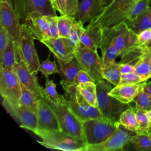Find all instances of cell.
Wrapping results in <instances>:
<instances>
[{"label": "cell", "mask_w": 151, "mask_h": 151, "mask_svg": "<svg viewBox=\"0 0 151 151\" xmlns=\"http://www.w3.org/2000/svg\"><path fill=\"white\" fill-rule=\"evenodd\" d=\"M60 84L64 89V96L70 109L82 122L91 119L109 120L98 107L91 106L86 100L78 91L76 84L67 83L62 79Z\"/></svg>", "instance_id": "6da1fadb"}, {"label": "cell", "mask_w": 151, "mask_h": 151, "mask_svg": "<svg viewBox=\"0 0 151 151\" xmlns=\"http://www.w3.org/2000/svg\"><path fill=\"white\" fill-rule=\"evenodd\" d=\"M96 83L98 109L107 119L114 123H119L122 113L131 106L109 95V91L113 88L110 82L103 79Z\"/></svg>", "instance_id": "7a4b0ae2"}, {"label": "cell", "mask_w": 151, "mask_h": 151, "mask_svg": "<svg viewBox=\"0 0 151 151\" xmlns=\"http://www.w3.org/2000/svg\"><path fill=\"white\" fill-rule=\"evenodd\" d=\"M41 139L39 143L47 148L64 151H85L87 146L84 140L74 137L61 131L37 132Z\"/></svg>", "instance_id": "3957f363"}, {"label": "cell", "mask_w": 151, "mask_h": 151, "mask_svg": "<svg viewBox=\"0 0 151 151\" xmlns=\"http://www.w3.org/2000/svg\"><path fill=\"white\" fill-rule=\"evenodd\" d=\"M43 97L54 111L61 132L74 137L84 140L82 122L70 109L67 101L64 103L54 104L45 97L43 96Z\"/></svg>", "instance_id": "277c9868"}, {"label": "cell", "mask_w": 151, "mask_h": 151, "mask_svg": "<svg viewBox=\"0 0 151 151\" xmlns=\"http://www.w3.org/2000/svg\"><path fill=\"white\" fill-rule=\"evenodd\" d=\"M134 1L135 0H112L104 7L101 14L92 21L101 28L113 27L123 22H127L128 11Z\"/></svg>", "instance_id": "5b68a950"}, {"label": "cell", "mask_w": 151, "mask_h": 151, "mask_svg": "<svg viewBox=\"0 0 151 151\" xmlns=\"http://www.w3.org/2000/svg\"><path fill=\"white\" fill-rule=\"evenodd\" d=\"M84 140L87 145L100 143L107 139L120 124L107 120L91 119L82 122Z\"/></svg>", "instance_id": "8992f818"}, {"label": "cell", "mask_w": 151, "mask_h": 151, "mask_svg": "<svg viewBox=\"0 0 151 151\" xmlns=\"http://www.w3.org/2000/svg\"><path fill=\"white\" fill-rule=\"evenodd\" d=\"M34 37L24 23H22L18 44L19 58H22L27 64L29 71L35 74L38 72L40 61L37 53Z\"/></svg>", "instance_id": "52a82bcc"}, {"label": "cell", "mask_w": 151, "mask_h": 151, "mask_svg": "<svg viewBox=\"0 0 151 151\" xmlns=\"http://www.w3.org/2000/svg\"><path fill=\"white\" fill-rule=\"evenodd\" d=\"M75 58L83 70L89 73L96 83L104 79L102 60L97 52L93 51L81 43L75 52Z\"/></svg>", "instance_id": "ba28073f"}, {"label": "cell", "mask_w": 151, "mask_h": 151, "mask_svg": "<svg viewBox=\"0 0 151 151\" xmlns=\"http://www.w3.org/2000/svg\"><path fill=\"white\" fill-rule=\"evenodd\" d=\"M136 133L120 124L112 134L105 141L95 145H87L85 151H114L123 150L130 143Z\"/></svg>", "instance_id": "9c48e42d"}, {"label": "cell", "mask_w": 151, "mask_h": 151, "mask_svg": "<svg viewBox=\"0 0 151 151\" xmlns=\"http://www.w3.org/2000/svg\"><path fill=\"white\" fill-rule=\"evenodd\" d=\"M2 103L6 111L17 122L20 127L34 133L37 130V117L35 113L25 109L18 102L2 99Z\"/></svg>", "instance_id": "30bf717a"}, {"label": "cell", "mask_w": 151, "mask_h": 151, "mask_svg": "<svg viewBox=\"0 0 151 151\" xmlns=\"http://www.w3.org/2000/svg\"><path fill=\"white\" fill-rule=\"evenodd\" d=\"M12 2L14 9L22 23L32 12H38L44 15H57L51 0H12Z\"/></svg>", "instance_id": "8fae6325"}, {"label": "cell", "mask_w": 151, "mask_h": 151, "mask_svg": "<svg viewBox=\"0 0 151 151\" xmlns=\"http://www.w3.org/2000/svg\"><path fill=\"white\" fill-rule=\"evenodd\" d=\"M0 93L2 99L18 102L22 93L21 84L13 69L1 67Z\"/></svg>", "instance_id": "7c38bea8"}, {"label": "cell", "mask_w": 151, "mask_h": 151, "mask_svg": "<svg viewBox=\"0 0 151 151\" xmlns=\"http://www.w3.org/2000/svg\"><path fill=\"white\" fill-rule=\"evenodd\" d=\"M0 24L6 29L19 52V38L22 24L13 5L5 1H0Z\"/></svg>", "instance_id": "4fadbf2b"}, {"label": "cell", "mask_w": 151, "mask_h": 151, "mask_svg": "<svg viewBox=\"0 0 151 151\" xmlns=\"http://www.w3.org/2000/svg\"><path fill=\"white\" fill-rule=\"evenodd\" d=\"M37 132H57L61 131L57 117L49 104L42 97L38 100L37 112Z\"/></svg>", "instance_id": "5bb4252c"}, {"label": "cell", "mask_w": 151, "mask_h": 151, "mask_svg": "<svg viewBox=\"0 0 151 151\" xmlns=\"http://www.w3.org/2000/svg\"><path fill=\"white\" fill-rule=\"evenodd\" d=\"M13 70L17 74L21 84L31 91L37 98L44 96V88L41 87L36 75L32 73L22 58H19L14 65Z\"/></svg>", "instance_id": "9a60e30c"}, {"label": "cell", "mask_w": 151, "mask_h": 151, "mask_svg": "<svg viewBox=\"0 0 151 151\" xmlns=\"http://www.w3.org/2000/svg\"><path fill=\"white\" fill-rule=\"evenodd\" d=\"M35 40L40 42L51 37L49 26L44 15L38 12H32L24 22Z\"/></svg>", "instance_id": "2e32d148"}, {"label": "cell", "mask_w": 151, "mask_h": 151, "mask_svg": "<svg viewBox=\"0 0 151 151\" xmlns=\"http://www.w3.org/2000/svg\"><path fill=\"white\" fill-rule=\"evenodd\" d=\"M104 7L100 0H78L77 11L73 17L83 24L90 22L101 14Z\"/></svg>", "instance_id": "e0dca14e"}, {"label": "cell", "mask_w": 151, "mask_h": 151, "mask_svg": "<svg viewBox=\"0 0 151 151\" xmlns=\"http://www.w3.org/2000/svg\"><path fill=\"white\" fill-rule=\"evenodd\" d=\"M41 42L47 47L54 57L58 58L69 61L75 58V52L68 44L66 38L50 37Z\"/></svg>", "instance_id": "ac0fdd59"}, {"label": "cell", "mask_w": 151, "mask_h": 151, "mask_svg": "<svg viewBox=\"0 0 151 151\" xmlns=\"http://www.w3.org/2000/svg\"><path fill=\"white\" fill-rule=\"evenodd\" d=\"M102 39V28L97 24L91 21L87 25L81 37V43L97 52Z\"/></svg>", "instance_id": "d6986e66"}, {"label": "cell", "mask_w": 151, "mask_h": 151, "mask_svg": "<svg viewBox=\"0 0 151 151\" xmlns=\"http://www.w3.org/2000/svg\"><path fill=\"white\" fill-rule=\"evenodd\" d=\"M142 86L143 83L117 85L114 86L109 94L123 103L129 104L133 101Z\"/></svg>", "instance_id": "ffe728a7"}, {"label": "cell", "mask_w": 151, "mask_h": 151, "mask_svg": "<svg viewBox=\"0 0 151 151\" xmlns=\"http://www.w3.org/2000/svg\"><path fill=\"white\" fill-rule=\"evenodd\" d=\"M54 58L57 60L62 80L68 83H74L77 74L80 70H83L77 60H74V58L71 61H65L55 57Z\"/></svg>", "instance_id": "44dd1931"}, {"label": "cell", "mask_w": 151, "mask_h": 151, "mask_svg": "<svg viewBox=\"0 0 151 151\" xmlns=\"http://www.w3.org/2000/svg\"><path fill=\"white\" fill-rule=\"evenodd\" d=\"M135 72L142 78L143 82L151 78V49H148L134 64Z\"/></svg>", "instance_id": "7402d4cb"}, {"label": "cell", "mask_w": 151, "mask_h": 151, "mask_svg": "<svg viewBox=\"0 0 151 151\" xmlns=\"http://www.w3.org/2000/svg\"><path fill=\"white\" fill-rule=\"evenodd\" d=\"M18 51L13 40L9 37L7 47L3 56L0 59V67L13 69L15 62L18 60Z\"/></svg>", "instance_id": "603a6c76"}, {"label": "cell", "mask_w": 151, "mask_h": 151, "mask_svg": "<svg viewBox=\"0 0 151 151\" xmlns=\"http://www.w3.org/2000/svg\"><path fill=\"white\" fill-rule=\"evenodd\" d=\"M128 27L135 34L151 28V8L139 15L136 19L127 22Z\"/></svg>", "instance_id": "cb8c5ba5"}, {"label": "cell", "mask_w": 151, "mask_h": 151, "mask_svg": "<svg viewBox=\"0 0 151 151\" xmlns=\"http://www.w3.org/2000/svg\"><path fill=\"white\" fill-rule=\"evenodd\" d=\"M77 88L79 93L91 106L97 107V87L95 82L80 83L77 86Z\"/></svg>", "instance_id": "d4e9b609"}, {"label": "cell", "mask_w": 151, "mask_h": 151, "mask_svg": "<svg viewBox=\"0 0 151 151\" xmlns=\"http://www.w3.org/2000/svg\"><path fill=\"white\" fill-rule=\"evenodd\" d=\"M119 122L127 129L136 133L139 130L136 113L134 108L132 107L127 109L120 115Z\"/></svg>", "instance_id": "484cf974"}, {"label": "cell", "mask_w": 151, "mask_h": 151, "mask_svg": "<svg viewBox=\"0 0 151 151\" xmlns=\"http://www.w3.org/2000/svg\"><path fill=\"white\" fill-rule=\"evenodd\" d=\"M21 89L22 93L18 101L19 104L37 114L39 99L22 84Z\"/></svg>", "instance_id": "4316f807"}, {"label": "cell", "mask_w": 151, "mask_h": 151, "mask_svg": "<svg viewBox=\"0 0 151 151\" xmlns=\"http://www.w3.org/2000/svg\"><path fill=\"white\" fill-rule=\"evenodd\" d=\"M120 63L111 62L103 68V78L113 86H117L120 82L122 73L120 70Z\"/></svg>", "instance_id": "83f0119b"}, {"label": "cell", "mask_w": 151, "mask_h": 151, "mask_svg": "<svg viewBox=\"0 0 151 151\" xmlns=\"http://www.w3.org/2000/svg\"><path fill=\"white\" fill-rule=\"evenodd\" d=\"M44 97L54 104H59L67 102L64 95L59 94L56 90V84L52 80L47 78L45 87L44 89Z\"/></svg>", "instance_id": "f1b7e54d"}, {"label": "cell", "mask_w": 151, "mask_h": 151, "mask_svg": "<svg viewBox=\"0 0 151 151\" xmlns=\"http://www.w3.org/2000/svg\"><path fill=\"white\" fill-rule=\"evenodd\" d=\"M83 25L84 24L80 21H76L71 28L68 37L67 38L68 44L75 52L81 44V38L86 29Z\"/></svg>", "instance_id": "f546056e"}, {"label": "cell", "mask_w": 151, "mask_h": 151, "mask_svg": "<svg viewBox=\"0 0 151 151\" xmlns=\"http://www.w3.org/2000/svg\"><path fill=\"white\" fill-rule=\"evenodd\" d=\"M76 20L75 18L67 14L58 16V28L59 37L66 38L68 37L71 28Z\"/></svg>", "instance_id": "4dcf8cb0"}, {"label": "cell", "mask_w": 151, "mask_h": 151, "mask_svg": "<svg viewBox=\"0 0 151 151\" xmlns=\"http://www.w3.org/2000/svg\"><path fill=\"white\" fill-rule=\"evenodd\" d=\"M139 124V130L136 134H148L151 133V120L147 111L139 110L136 111Z\"/></svg>", "instance_id": "1f68e13d"}, {"label": "cell", "mask_w": 151, "mask_h": 151, "mask_svg": "<svg viewBox=\"0 0 151 151\" xmlns=\"http://www.w3.org/2000/svg\"><path fill=\"white\" fill-rule=\"evenodd\" d=\"M150 8L149 0H137L130 6L127 15V22L131 21L142 14Z\"/></svg>", "instance_id": "d6a6232c"}, {"label": "cell", "mask_w": 151, "mask_h": 151, "mask_svg": "<svg viewBox=\"0 0 151 151\" xmlns=\"http://www.w3.org/2000/svg\"><path fill=\"white\" fill-rule=\"evenodd\" d=\"M130 143L138 151H151V133L136 134L132 137Z\"/></svg>", "instance_id": "836d02e7"}, {"label": "cell", "mask_w": 151, "mask_h": 151, "mask_svg": "<svg viewBox=\"0 0 151 151\" xmlns=\"http://www.w3.org/2000/svg\"><path fill=\"white\" fill-rule=\"evenodd\" d=\"M133 101L135 103L136 111L142 110L149 111L151 110V96L145 92L142 87Z\"/></svg>", "instance_id": "e575fe53"}, {"label": "cell", "mask_w": 151, "mask_h": 151, "mask_svg": "<svg viewBox=\"0 0 151 151\" xmlns=\"http://www.w3.org/2000/svg\"><path fill=\"white\" fill-rule=\"evenodd\" d=\"M55 61V60L52 61L50 60V54H49L46 60L40 63L38 71H40L45 78L54 73L60 74V70Z\"/></svg>", "instance_id": "d590c367"}, {"label": "cell", "mask_w": 151, "mask_h": 151, "mask_svg": "<svg viewBox=\"0 0 151 151\" xmlns=\"http://www.w3.org/2000/svg\"><path fill=\"white\" fill-rule=\"evenodd\" d=\"M143 82L141 77L135 71L122 74L121 78L118 85L124 84H134Z\"/></svg>", "instance_id": "8d00e7d4"}, {"label": "cell", "mask_w": 151, "mask_h": 151, "mask_svg": "<svg viewBox=\"0 0 151 151\" xmlns=\"http://www.w3.org/2000/svg\"><path fill=\"white\" fill-rule=\"evenodd\" d=\"M45 19L47 20L52 38L59 37V32L58 28V16L53 15H44Z\"/></svg>", "instance_id": "74e56055"}, {"label": "cell", "mask_w": 151, "mask_h": 151, "mask_svg": "<svg viewBox=\"0 0 151 151\" xmlns=\"http://www.w3.org/2000/svg\"><path fill=\"white\" fill-rule=\"evenodd\" d=\"M9 35L6 29L0 24V59L2 58L7 47Z\"/></svg>", "instance_id": "f35d334b"}, {"label": "cell", "mask_w": 151, "mask_h": 151, "mask_svg": "<svg viewBox=\"0 0 151 151\" xmlns=\"http://www.w3.org/2000/svg\"><path fill=\"white\" fill-rule=\"evenodd\" d=\"M137 44L147 47L151 41V28L145 29L137 34Z\"/></svg>", "instance_id": "ab89813d"}, {"label": "cell", "mask_w": 151, "mask_h": 151, "mask_svg": "<svg viewBox=\"0 0 151 151\" xmlns=\"http://www.w3.org/2000/svg\"><path fill=\"white\" fill-rule=\"evenodd\" d=\"M95 82V80L93 78V77L84 70H80L78 73L77 74L76 78L74 79V84H76L77 86L80 83H86V82Z\"/></svg>", "instance_id": "60d3db41"}, {"label": "cell", "mask_w": 151, "mask_h": 151, "mask_svg": "<svg viewBox=\"0 0 151 151\" xmlns=\"http://www.w3.org/2000/svg\"><path fill=\"white\" fill-rule=\"evenodd\" d=\"M51 1L55 11L59 12L61 15L67 14L65 0H51Z\"/></svg>", "instance_id": "b9f144b4"}, {"label": "cell", "mask_w": 151, "mask_h": 151, "mask_svg": "<svg viewBox=\"0 0 151 151\" xmlns=\"http://www.w3.org/2000/svg\"><path fill=\"white\" fill-rule=\"evenodd\" d=\"M67 14L73 17L77 11L78 0H65Z\"/></svg>", "instance_id": "7bdbcfd3"}, {"label": "cell", "mask_w": 151, "mask_h": 151, "mask_svg": "<svg viewBox=\"0 0 151 151\" xmlns=\"http://www.w3.org/2000/svg\"><path fill=\"white\" fill-rule=\"evenodd\" d=\"M120 70L122 74L129 73L135 71L134 65L130 63H120Z\"/></svg>", "instance_id": "ee69618b"}, {"label": "cell", "mask_w": 151, "mask_h": 151, "mask_svg": "<svg viewBox=\"0 0 151 151\" xmlns=\"http://www.w3.org/2000/svg\"><path fill=\"white\" fill-rule=\"evenodd\" d=\"M143 90L151 96V81L148 83H144L142 86Z\"/></svg>", "instance_id": "f6af8a7d"}, {"label": "cell", "mask_w": 151, "mask_h": 151, "mask_svg": "<svg viewBox=\"0 0 151 151\" xmlns=\"http://www.w3.org/2000/svg\"><path fill=\"white\" fill-rule=\"evenodd\" d=\"M100 1L102 2V4H103L104 6H106V5L109 4L111 2L112 0H100Z\"/></svg>", "instance_id": "bcb514c9"}, {"label": "cell", "mask_w": 151, "mask_h": 151, "mask_svg": "<svg viewBox=\"0 0 151 151\" xmlns=\"http://www.w3.org/2000/svg\"><path fill=\"white\" fill-rule=\"evenodd\" d=\"M0 1H5V2H7L8 3H9L10 5H13L12 0H0Z\"/></svg>", "instance_id": "7dc6e473"}, {"label": "cell", "mask_w": 151, "mask_h": 151, "mask_svg": "<svg viewBox=\"0 0 151 151\" xmlns=\"http://www.w3.org/2000/svg\"><path fill=\"white\" fill-rule=\"evenodd\" d=\"M147 47L149 49H151V41H150V42L148 44Z\"/></svg>", "instance_id": "c3c4849f"}, {"label": "cell", "mask_w": 151, "mask_h": 151, "mask_svg": "<svg viewBox=\"0 0 151 151\" xmlns=\"http://www.w3.org/2000/svg\"><path fill=\"white\" fill-rule=\"evenodd\" d=\"M148 113H149V117H150V120H151V110L149 111H148Z\"/></svg>", "instance_id": "681fc988"}, {"label": "cell", "mask_w": 151, "mask_h": 151, "mask_svg": "<svg viewBox=\"0 0 151 151\" xmlns=\"http://www.w3.org/2000/svg\"><path fill=\"white\" fill-rule=\"evenodd\" d=\"M149 5H151V0H149Z\"/></svg>", "instance_id": "f907efd6"}, {"label": "cell", "mask_w": 151, "mask_h": 151, "mask_svg": "<svg viewBox=\"0 0 151 151\" xmlns=\"http://www.w3.org/2000/svg\"><path fill=\"white\" fill-rule=\"evenodd\" d=\"M137 1V0H135V1Z\"/></svg>", "instance_id": "816d5d0a"}]
</instances>
